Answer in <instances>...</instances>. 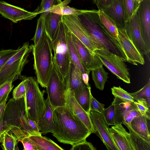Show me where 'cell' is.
I'll return each instance as SVG.
<instances>
[{"instance_id":"cell-1","label":"cell","mask_w":150,"mask_h":150,"mask_svg":"<svg viewBox=\"0 0 150 150\" xmlns=\"http://www.w3.org/2000/svg\"><path fill=\"white\" fill-rule=\"evenodd\" d=\"M52 135L58 141L72 146L86 140L91 134L67 106L53 108Z\"/></svg>"},{"instance_id":"cell-2","label":"cell","mask_w":150,"mask_h":150,"mask_svg":"<svg viewBox=\"0 0 150 150\" xmlns=\"http://www.w3.org/2000/svg\"><path fill=\"white\" fill-rule=\"evenodd\" d=\"M75 16L99 49L107 50L127 62L119 42L111 38L104 29L98 10L81 9V12Z\"/></svg>"},{"instance_id":"cell-3","label":"cell","mask_w":150,"mask_h":150,"mask_svg":"<svg viewBox=\"0 0 150 150\" xmlns=\"http://www.w3.org/2000/svg\"><path fill=\"white\" fill-rule=\"evenodd\" d=\"M3 125L5 129L13 134L19 142L25 137L31 135L24 97L17 100L13 98L9 100L3 117Z\"/></svg>"},{"instance_id":"cell-4","label":"cell","mask_w":150,"mask_h":150,"mask_svg":"<svg viewBox=\"0 0 150 150\" xmlns=\"http://www.w3.org/2000/svg\"><path fill=\"white\" fill-rule=\"evenodd\" d=\"M34 69L37 81L41 86H47L53 65L52 41L45 29L37 44L31 45Z\"/></svg>"},{"instance_id":"cell-5","label":"cell","mask_w":150,"mask_h":150,"mask_svg":"<svg viewBox=\"0 0 150 150\" xmlns=\"http://www.w3.org/2000/svg\"><path fill=\"white\" fill-rule=\"evenodd\" d=\"M25 93L24 98L27 116L38 124L43 116L46 108L44 93L32 76L23 78Z\"/></svg>"},{"instance_id":"cell-6","label":"cell","mask_w":150,"mask_h":150,"mask_svg":"<svg viewBox=\"0 0 150 150\" xmlns=\"http://www.w3.org/2000/svg\"><path fill=\"white\" fill-rule=\"evenodd\" d=\"M18 49L17 52L0 69V86L6 81L13 82L18 79L28 62V57L32 51L31 45L27 42Z\"/></svg>"},{"instance_id":"cell-7","label":"cell","mask_w":150,"mask_h":150,"mask_svg":"<svg viewBox=\"0 0 150 150\" xmlns=\"http://www.w3.org/2000/svg\"><path fill=\"white\" fill-rule=\"evenodd\" d=\"M67 28L62 20L55 39L52 42L53 61L64 81L69 72L71 59L67 40Z\"/></svg>"},{"instance_id":"cell-8","label":"cell","mask_w":150,"mask_h":150,"mask_svg":"<svg viewBox=\"0 0 150 150\" xmlns=\"http://www.w3.org/2000/svg\"><path fill=\"white\" fill-rule=\"evenodd\" d=\"M53 65L46 92L53 108L66 105L65 92L67 87L64 79L53 60Z\"/></svg>"},{"instance_id":"cell-9","label":"cell","mask_w":150,"mask_h":150,"mask_svg":"<svg viewBox=\"0 0 150 150\" xmlns=\"http://www.w3.org/2000/svg\"><path fill=\"white\" fill-rule=\"evenodd\" d=\"M95 52L102 62L118 79L130 83V75L125 61L121 58L107 50L98 49Z\"/></svg>"},{"instance_id":"cell-10","label":"cell","mask_w":150,"mask_h":150,"mask_svg":"<svg viewBox=\"0 0 150 150\" xmlns=\"http://www.w3.org/2000/svg\"><path fill=\"white\" fill-rule=\"evenodd\" d=\"M62 21L70 32L75 35L90 51L94 53L99 49L82 27L75 15L62 16Z\"/></svg>"},{"instance_id":"cell-11","label":"cell","mask_w":150,"mask_h":150,"mask_svg":"<svg viewBox=\"0 0 150 150\" xmlns=\"http://www.w3.org/2000/svg\"><path fill=\"white\" fill-rule=\"evenodd\" d=\"M96 132L108 150H118L110 134L107 125L102 115L97 112L90 111L89 115Z\"/></svg>"},{"instance_id":"cell-12","label":"cell","mask_w":150,"mask_h":150,"mask_svg":"<svg viewBox=\"0 0 150 150\" xmlns=\"http://www.w3.org/2000/svg\"><path fill=\"white\" fill-rule=\"evenodd\" d=\"M137 13L142 36L150 57V0H143L141 2Z\"/></svg>"},{"instance_id":"cell-13","label":"cell","mask_w":150,"mask_h":150,"mask_svg":"<svg viewBox=\"0 0 150 150\" xmlns=\"http://www.w3.org/2000/svg\"><path fill=\"white\" fill-rule=\"evenodd\" d=\"M118 30L120 44L126 55L127 62L136 65L138 63L144 65L145 62L143 56L129 38L125 29H118Z\"/></svg>"},{"instance_id":"cell-14","label":"cell","mask_w":150,"mask_h":150,"mask_svg":"<svg viewBox=\"0 0 150 150\" xmlns=\"http://www.w3.org/2000/svg\"><path fill=\"white\" fill-rule=\"evenodd\" d=\"M0 14L15 23L22 20H32L38 15L34 12L28 11L3 1H0Z\"/></svg>"},{"instance_id":"cell-15","label":"cell","mask_w":150,"mask_h":150,"mask_svg":"<svg viewBox=\"0 0 150 150\" xmlns=\"http://www.w3.org/2000/svg\"><path fill=\"white\" fill-rule=\"evenodd\" d=\"M125 29L128 36L140 53L143 56L146 55L149 61L150 57L148 54L142 36L137 13L131 20L125 22Z\"/></svg>"},{"instance_id":"cell-16","label":"cell","mask_w":150,"mask_h":150,"mask_svg":"<svg viewBox=\"0 0 150 150\" xmlns=\"http://www.w3.org/2000/svg\"><path fill=\"white\" fill-rule=\"evenodd\" d=\"M71 37L81 62L86 69L87 73L89 74L92 69L102 63L95 52L92 53L88 48L72 33Z\"/></svg>"},{"instance_id":"cell-17","label":"cell","mask_w":150,"mask_h":150,"mask_svg":"<svg viewBox=\"0 0 150 150\" xmlns=\"http://www.w3.org/2000/svg\"><path fill=\"white\" fill-rule=\"evenodd\" d=\"M66 105L72 112L87 127L91 133L96 131L89 115L79 105L75 99L73 92L67 88L65 92Z\"/></svg>"},{"instance_id":"cell-18","label":"cell","mask_w":150,"mask_h":150,"mask_svg":"<svg viewBox=\"0 0 150 150\" xmlns=\"http://www.w3.org/2000/svg\"><path fill=\"white\" fill-rule=\"evenodd\" d=\"M109 130L118 150H135L130 135L122 124L112 127Z\"/></svg>"},{"instance_id":"cell-19","label":"cell","mask_w":150,"mask_h":150,"mask_svg":"<svg viewBox=\"0 0 150 150\" xmlns=\"http://www.w3.org/2000/svg\"><path fill=\"white\" fill-rule=\"evenodd\" d=\"M115 23L118 29H125V21L123 0H114L101 10Z\"/></svg>"},{"instance_id":"cell-20","label":"cell","mask_w":150,"mask_h":150,"mask_svg":"<svg viewBox=\"0 0 150 150\" xmlns=\"http://www.w3.org/2000/svg\"><path fill=\"white\" fill-rule=\"evenodd\" d=\"M73 93L74 98L77 102L89 115L92 94L90 85H86L83 81Z\"/></svg>"},{"instance_id":"cell-21","label":"cell","mask_w":150,"mask_h":150,"mask_svg":"<svg viewBox=\"0 0 150 150\" xmlns=\"http://www.w3.org/2000/svg\"><path fill=\"white\" fill-rule=\"evenodd\" d=\"M112 103L115 106L114 122L115 125L123 124L124 117L127 112L137 108L134 102L124 101L117 97H115Z\"/></svg>"},{"instance_id":"cell-22","label":"cell","mask_w":150,"mask_h":150,"mask_svg":"<svg viewBox=\"0 0 150 150\" xmlns=\"http://www.w3.org/2000/svg\"><path fill=\"white\" fill-rule=\"evenodd\" d=\"M45 101L46 108L45 113L38 124L40 132L43 134H45L48 133H52L54 129L53 108L47 97Z\"/></svg>"},{"instance_id":"cell-23","label":"cell","mask_w":150,"mask_h":150,"mask_svg":"<svg viewBox=\"0 0 150 150\" xmlns=\"http://www.w3.org/2000/svg\"><path fill=\"white\" fill-rule=\"evenodd\" d=\"M62 17L61 15L50 12L45 17V30L52 42L56 37Z\"/></svg>"},{"instance_id":"cell-24","label":"cell","mask_w":150,"mask_h":150,"mask_svg":"<svg viewBox=\"0 0 150 150\" xmlns=\"http://www.w3.org/2000/svg\"><path fill=\"white\" fill-rule=\"evenodd\" d=\"M35 150H64L50 139L42 135L28 136Z\"/></svg>"},{"instance_id":"cell-25","label":"cell","mask_w":150,"mask_h":150,"mask_svg":"<svg viewBox=\"0 0 150 150\" xmlns=\"http://www.w3.org/2000/svg\"><path fill=\"white\" fill-rule=\"evenodd\" d=\"M148 120L142 115L135 117L131 121L130 126L137 133L146 141L150 142Z\"/></svg>"},{"instance_id":"cell-26","label":"cell","mask_w":150,"mask_h":150,"mask_svg":"<svg viewBox=\"0 0 150 150\" xmlns=\"http://www.w3.org/2000/svg\"><path fill=\"white\" fill-rule=\"evenodd\" d=\"M83 81L81 74L71 60L68 75L64 81L67 89L74 92Z\"/></svg>"},{"instance_id":"cell-27","label":"cell","mask_w":150,"mask_h":150,"mask_svg":"<svg viewBox=\"0 0 150 150\" xmlns=\"http://www.w3.org/2000/svg\"><path fill=\"white\" fill-rule=\"evenodd\" d=\"M67 40L68 50L71 61L77 68L82 74L85 73H87V71L81 62L72 41L71 37V33L67 28Z\"/></svg>"},{"instance_id":"cell-28","label":"cell","mask_w":150,"mask_h":150,"mask_svg":"<svg viewBox=\"0 0 150 150\" xmlns=\"http://www.w3.org/2000/svg\"><path fill=\"white\" fill-rule=\"evenodd\" d=\"M98 10L100 20L104 29L111 38L119 42L118 28L115 23L103 11Z\"/></svg>"},{"instance_id":"cell-29","label":"cell","mask_w":150,"mask_h":150,"mask_svg":"<svg viewBox=\"0 0 150 150\" xmlns=\"http://www.w3.org/2000/svg\"><path fill=\"white\" fill-rule=\"evenodd\" d=\"M91 71L92 79L95 86L98 89L103 91L108 77V73L105 70L103 64H100Z\"/></svg>"},{"instance_id":"cell-30","label":"cell","mask_w":150,"mask_h":150,"mask_svg":"<svg viewBox=\"0 0 150 150\" xmlns=\"http://www.w3.org/2000/svg\"><path fill=\"white\" fill-rule=\"evenodd\" d=\"M71 0H64L59 4L53 6L50 9L49 12H52L62 16L76 15L81 12V9H78L68 6Z\"/></svg>"},{"instance_id":"cell-31","label":"cell","mask_w":150,"mask_h":150,"mask_svg":"<svg viewBox=\"0 0 150 150\" xmlns=\"http://www.w3.org/2000/svg\"><path fill=\"white\" fill-rule=\"evenodd\" d=\"M19 142L13 134L6 131L0 137L1 146L4 150H18V144Z\"/></svg>"},{"instance_id":"cell-32","label":"cell","mask_w":150,"mask_h":150,"mask_svg":"<svg viewBox=\"0 0 150 150\" xmlns=\"http://www.w3.org/2000/svg\"><path fill=\"white\" fill-rule=\"evenodd\" d=\"M129 129L132 141L135 150H150V142L146 141L135 132L131 126L124 123Z\"/></svg>"},{"instance_id":"cell-33","label":"cell","mask_w":150,"mask_h":150,"mask_svg":"<svg viewBox=\"0 0 150 150\" xmlns=\"http://www.w3.org/2000/svg\"><path fill=\"white\" fill-rule=\"evenodd\" d=\"M125 22L131 20L136 13L140 4L135 0H123Z\"/></svg>"},{"instance_id":"cell-34","label":"cell","mask_w":150,"mask_h":150,"mask_svg":"<svg viewBox=\"0 0 150 150\" xmlns=\"http://www.w3.org/2000/svg\"><path fill=\"white\" fill-rule=\"evenodd\" d=\"M62 1L61 0H41L40 5L33 12L37 14L42 13L45 17L49 13L51 7L59 4Z\"/></svg>"},{"instance_id":"cell-35","label":"cell","mask_w":150,"mask_h":150,"mask_svg":"<svg viewBox=\"0 0 150 150\" xmlns=\"http://www.w3.org/2000/svg\"><path fill=\"white\" fill-rule=\"evenodd\" d=\"M134 101L141 98L146 99L148 103L150 104V79L142 88L135 92L130 93Z\"/></svg>"},{"instance_id":"cell-36","label":"cell","mask_w":150,"mask_h":150,"mask_svg":"<svg viewBox=\"0 0 150 150\" xmlns=\"http://www.w3.org/2000/svg\"><path fill=\"white\" fill-rule=\"evenodd\" d=\"M134 103L142 115L146 117L148 120L150 119V104L148 103L146 99L141 98Z\"/></svg>"},{"instance_id":"cell-37","label":"cell","mask_w":150,"mask_h":150,"mask_svg":"<svg viewBox=\"0 0 150 150\" xmlns=\"http://www.w3.org/2000/svg\"><path fill=\"white\" fill-rule=\"evenodd\" d=\"M112 93L115 97H117L126 101L134 102L135 101L130 93L121 88L120 86L118 87L113 86L111 88Z\"/></svg>"},{"instance_id":"cell-38","label":"cell","mask_w":150,"mask_h":150,"mask_svg":"<svg viewBox=\"0 0 150 150\" xmlns=\"http://www.w3.org/2000/svg\"><path fill=\"white\" fill-rule=\"evenodd\" d=\"M45 17L42 13H41L40 17L38 19L37 27L35 35L31 39L34 42V45H36L39 40L45 28Z\"/></svg>"},{"instance_id":"cell-39","label":"cell","mask_w":150,"mask_h":150,"mask_svg":"<svg viewBox=\"0 0 150 150\" xmlns=\"http://www.w3.org/2000/svg\"><path fill=\"white\" fill-rule=\"evenodd\" d=\"M115 114V106L112 103L108 108H105L102 114L105 121L107 125L115 126L114 122Z\"/></svg>"},{"instance_id":"cell-40","label":"cell","mask_w":150,"mask_h":150,"mask_svg":"<svg viewBox=\"0 0 150 150\" xmlns=\"http://www.w3.org/2000/svg\"><path fill=\"white\" fill-rule=\"evenodd\" d=\"M12 82L7 81L0 86V104L8 97L13 87Z\"/></svg>"},{"instance_id":"cell-41","label":"cell","mask_w":150,"mask_h":150,"mask_svg":"<svg viewBox=\"0 0 150 150\" xmlns=\"http://www.w3.org/2000/svg\"><path fill=\"white\" fill-rule=\"evenodd\" d=\"M16 49H2L0 50V69L18 51Z\"/></svg>"},{"instance_id":"cell-42","label":"cell","mask_w":150,"mask_h":150,"mask_svg":"<svg viewBox=\"0 0 150 150\" xmlns=\"http://www.w3.org/2000/svg\"><path fill=\"white\" fill-rule=\"evenodd\" d=\"M25 88L23 81L18 85L13 90L12 92L13 98L15 100H19L25 97Z\"/></svg>"},{"instance_id":"cell-43","label":"cell","mask_w":150,"mask_h":150,"mask_svg":"<svg viewBox=\"0 0 150 150\" xmlns=\"http://www.w3.org/2000/svg\"><path fill=\"white\" fill-rule=\"evenodd\" d=\"M142 115L137 108L132 109L128 111L124 117V123L130 125L131 122L134 118Z\"/></svg>"},{"instance_id":"cell-44","label":"cell","mask_w":150,"mask_h":150,"mask_svg":"<svg viewBox=\"0 0 150 150\" xmlns=\"http://www.w3.org/2000/svg\"><path fill=\"white\" fill-rule=\"evenodd\" d=\"M96 149L91 143L86 140L72 146L71 150H95Z\"/></svg>"},{"instance_id":"cell-45","label":"cell","mask_w":150,"mask_h":150,"mask_svg":"<svg viewBox=\"0 0 150 150\" xmlns=\"http://www.w3.org/2000/svg\"><path fill=\"white\" fill-rule=\"evenodd\" d=\"M105 105L99 103L92 95H91L90 111L98 112L101 114L104 111Z\"/></svg>"},{"instance_id":"cell-46","label":"cell","mask_w":150,"mask_h":150,"mask_svg":"<svg viewBox=\"0 0 150 150\" xmlns=\"http://www.w3.org/2000/svg\"><path fill=\"white\" fill-rule=\"evenodd\" d=\"M21 142L23 145L24 150H35L34 147L28 136L25 137Z\"/></svg>"},{"instance_id":"cell-47","label":"cell","mask_w":150,"mask_h":150,"mask_svg":"<svg viewBox=\"0 0 150 150\" xmlns=\"http://www.w3.org/2000/svg\"><path fill=\"white\" fill-rule=\"evenodd\" d=\"M114 0H93L98 10H101Z\"/></svg>"},{"instance_id":"cell-48","label":"cell","mask_w":150,"mask_h":150,"mask_svg":"<svg viewBox=\"0 0 150 150\" xmlns=\"http://www.w3.org/2000/svg\"><path fill=\"white\" fill-rule=\"evenodd\" d=\"M8 97L0 104V125L3 120V117L6 107L7 101Z\"/></svg>"},{"instance_id":"cell-49","label":"cell","mask_w":150,"mask_h":150,"mask_svg":"<svg viewBox=\"0 0 150 150\" xmlns=\"http://www.w3.org/2000/svg\"><path fill=\"white\" fill-rule=\"evenodd\" d=\"M89 75L87 73H85L82 74V80L83 82L87 85H89L88 83Z\"/></svg>"},{"instance_id":"cell-50","label":"cell","mask_w":150,"mask_h":150,"mask_svg":"<svg viewBox=\"0 0 150 150\" xmlns=\"http://www.w3.org/2000/svg\"><path fill=\"white\" fill-rule=\"evenodd\" d=\"M7 131L5 129L3 125V120L0 125V137L5 131Z\"/></svg>"},{"instance_id":"cell-51","label":"cell","mask_w":150,"mask_h":150,"mask_svg":"<svg viewBox=\"0 0 150 150\" xmlns=\"http://www.w3.org/2000/svg\"><path fill=\"white\" fill-rule=\"evenodd\" d=\"M137 2L139 3H140L141 2L143 1V0H135Z\"/></svg>"}]
</instances>
